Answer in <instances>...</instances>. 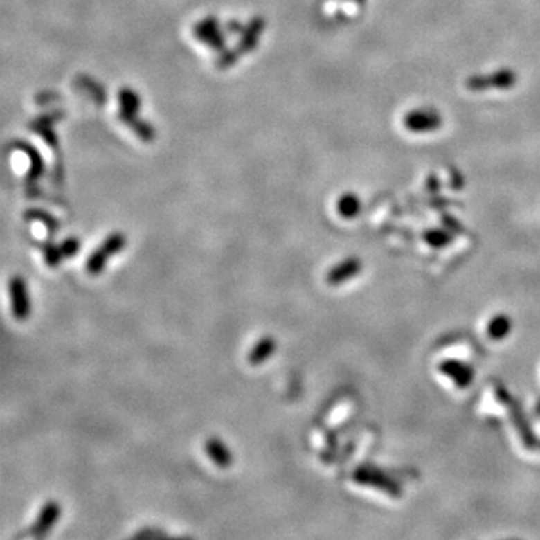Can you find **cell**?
<instances>
[{"label":"cell","mask_w":540,"mask_h":540,"mask_svg":"<svg viewBox=\"0 0 540 540\" xmlns=\"http://www.w3.org/2000/svg\"><path fill=\"white\" fill-rule=\"evenodd\" d=\"M62 516V506L57 500H47L38 513V516L33 521V524L30 525L29 533L32 537L41 539L44 536H47L53 527L57 524V521Z\"/></svg>","instance_id":"5"},{"label":"cell","mask_w":540,"mask_h":540,"mask_svg":"<svg viewBox=\"0 0 540 540\" xmlns=\"http://www.w3.org/2000/svg\"><path fill=\"white\" fill-rule=\"evenodd\" d=\"M26 219L29 221H38V222H42L45 227H47L50 236H53V234H56L57 228H59V224L57 221L53 218V216L45 212V210H41V209H30L26 212Z\"/></svg>","instance_id":"11"},{"label":"cell","mask_w":540,"mask_h":540,"mask_svg":"<svg viewBox=\"0 0 540 540\" xmlns=\"http://www.w3.org/2000/svg\"><path fill=\"white\" fill-rule=\"evenodd\" d=\"M119 104H120V117L125 123H128L134 132L138 135L141 140H152L155 137L152 126L146 122L138 120V111H140V96L137 92H134L131 89H123L119 92Z\"/></svg>","instance_id":"2"},{"label":"cell","mask_w":540,"mask_h":540,"mask_svg":"<svg viewBox=\"0 0 540 540\" xmlns=\"http://www.w3.org/2000/svg\"><path fill=\"white\" fill-rule=\"evenodd\" d=\"M278 342L272 335L261 336L252 348L248 351L246 360L251 366H260L266 363L267 360L275 354Z\"/></svg>","instance_id":"8"},{"label":"cell","mask_w":540,"mask_h":540,"mask_svg":"<svg viewBox=\"0 0 540 540\" xmlns=\"http://www.w3.org/2000/svg\"><path fill=\"white\" fill-rule=\"evenodd\" d=\"M195 36L200 39L203 44H206L207 47H210L212 50H224V36L219 30V23L218 20H215L213 17L204 18L200 23L195 26Z\"/></svg>","instance_id":"6"},{"label":"cell","mask_w":540,"mask_h":540,"mask_svg":"<svg viewBox=\"0 0 540 540\" xmlns=\"http://www.w3.org/2000/svg\"><path fill=\"white\" fill-rule=\"evenodd\" d=\"M8 293L11 299V312L17 321L29 320L32 314V302L27 281L21 275H14L8 281Z\"/></svg>","instance_id":"4"},{"label":"cell","mask_w":540,"mask_h":540,"mask_svg":"<svg viewBox=\"0 0 540 540\" xmlns=\"http://www.w3.org/2000/svg\"><path fill=\"white\" fill-rule=\"evenodd\" d=\"M204 450L210 461L219 468H230L234 462L231 449L219 437H209L204 443Z\"/></svg>","instance_id":"7"},{"label":"cell","mask_w":540,"mask_h":540,"mask_svg":"<svg viewBox=\"0 0 540 540\" xmlns=\"http://www.w3.org/2000/svg\"><path fill=\"white\" fill-rule=\"evenodd\" d=\"M60 251L63 258H74L78 255L81 243L78 237H66L60 242Z\"/></svg>","instance_id":"13"},{"label":"cell","mask_w":540,"mask_h":540,"mask_svg":"<svg viewBox=\"0 0 540 540\" xmlns=\"http://www.w3.org/2000/svg\"><path fill=\"white\" fill-rule=\"evenodd\" d=\"M126 246V236L120 231H114L102 240L101 245H99L92 254H90L86 260V272L90 276H99L101 275L105 267L108 260L114 257L116 254H119L120 251Z\"/></svg>","instance_id":"1"},{"label":"cell","mask_w":540,"mask_h":540,"mask_svg":"<svg viewBox=\"0 0 540 540\" xmlns=\"http://www.w3.org/2000/svg\"><path fill=\"white\" fill-rule=\"evenodd\" d=\"M405 123L411 131H431L440 126V117L434 111H416L407 116Z\"/></svg>","instance_id":"9"},{"label":"cell","mask_w":540,"mask_h":540,"mask_svg":"<svg viewBox=\"0 0 540 540\" xmlns=\"http://www.w3.org/2000/svg\"><path fill=\"white\" fill-rule=\"evenodd\" d=\"M338 210L342 216H344V218H353L356 212L359 210V203L356 200V197H353V195L342 197L339 200V204H338Z\"/></svg>","instance_id":"12"},{"label":"cell","mask_w":540,"mask_h":540,"mask_svg":"<svg viewBox=\"0 0 540 540\" xmlns=\"http://www.w3.org/2000/svg\"><path fill=\"white\" fill-rule=\"evenodd\" d=\"M264 27H266V24L263 21V18L257 17V18H254V20H251L245 29L242 30L240 41L236 45V48L230 50V51L227 50V51L222 53V56L218 60V66L219 68H230L231 65H234V63L237 62L239 57L245 56V54L254 50L255 45L260 41V35L263 33V30H264Z\"/></svg>","instance_id":"3"},{"label":"cell","mask_w":540,"mask_h":540,"mask_svg":"<svg viewBox=\"0 0 540 540\" xmlns=\"http://www.w3.org/2000/svg\"><path fill=\"white\" fill-rule=\"evenodd\" d=\"M42 257H44V263L50 269H56L60 266L63 255L60 246L56 245L51 239H47L42 245Z\"/></svg>","instance_id":"10"}]
</instances>
